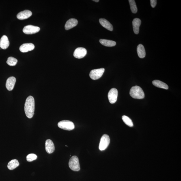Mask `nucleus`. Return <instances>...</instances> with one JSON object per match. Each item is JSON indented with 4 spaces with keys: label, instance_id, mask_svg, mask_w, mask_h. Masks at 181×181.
Returning <instances> with one entry per match:
<instances>
[{
    "label": "nucleus",
    "instance_id": "f257e3e1",
    "mask_svg": "<svg viewBox=\"0 0 181 181\" xmlns=\"http://www.w3.org/2000/svg\"><path fill=\"white\" fill-rule=\"evenodd\" d=\"M35 100L33 96H30L26 100L24 110L26 115L28 118H31L34 115L35 111Z\"/></svg>",
    "mask_w": 181,
    "mask_h": 181
},
{
    "label": "nucleus",
    "instance_id": "412c9836",
    "mask_svg": "<svg viewBox=\"0 0 181 181\" xmlns=\"http://www.w3.org/2000/svg\"><path fill=\"white\" fill-rule=\"evenodd\" d=\"M19 163L18 160L16 159H13L10 161L8 163V169L10 170H14L18 167L19 165Z\"/></svg>",
    "mask_w": 181,
    "mask_h": 181
},
{
    "label": "nucleus",
    "instance_id": "20e7f679",
    "mask_svg": "<svg viewBox=\"0 0 181 181\" xmlns=\"http://www.w3.org/2000/svg\"><path fill=\"white\" fill-rule=\"evenodd\" d=\"M68 164L70 169L73 171H77L80 169L79 159L77 156H73L70 159Z\"/></svg>",
    "mask_w": 181,
    "mask_h": 181
},
{
    "label": "nucleus",
    "instance_id": "5701e85b",
    "mask_svg": "<svg viewBox=\"0 0 181 181\" xmlns=\"http://www.w3.org/2000/svg\"><path fill=\"white\" fill-rule=\"evenodd\" d=\"M122 120L125 124L127 125L133 127V124L132 120L130 118L126 115H124L122 116Z\"/></svg>",
    "mask_w": 181,
    "mask_h": 181
},
{
    "label": "nucleus",
    "instance_id": "1a4fd4ad",
    "mask_svg": "<svg viewBox=\"0 0 181 181\" xmlns=\"http://www.w3.org/2000/svg\"><path fill=\"white\" fill-rule=\"evenodd\" d=\"M87 53V51L85 48L83 47H79L74 51V56L77 59H81L84 57Z\"/></svg>",
    "mask_w": 181,
    "mask_h": 181
},
{
    "label": "nucleus",
    "instance_id": "f8f14e48",
    "mask_svg": "<svg viewBox=\"0 0 181 181\" xmlns=\"http://www.w3.org/2000/svg\"><path fill=\"white\" fill-rule=\"evenodd\" d=\"M16 81V78L14 77H9L6 81V89L9 91H11L14 89Z\"/></svg>",
    "mask_w": 181,
    "mask_h": 181
},
{
    "label": "nucleus",
    "instance_id": "393cba45",
    "mask_svg": "<svg viewBox=\"0 0 181 181\" xmlns=\"http://www.w3.org/2000/svg\"><path fill=\"white\" fill-rule=\"evenodd\" d=\"M37 156L34 154H30L28 155L26 157L27 160L28 162H32L37 159Z\"/></svg>",
    "mask_w": 181,
    "mask_h": 181
},
{
    "label": "nucleus",
    "instance_id": "423d86ee",
    "mask_svg": "<svg viewBox=\"0 0 181 181\" xmlns=\"http://www.w3.org/2000/svg\"><path fill=\"white\" fill-rule=\"evenodd\" d=\"M105 71L104 68H100L92 70L90 73V78L93 80H97L102 76Z\"/></svg>",
    "mask_w": 181,
    "mask_h": 181
},
{
    "label": "nucleus",
    "instance_id": "bb28decb",
    "mask_svg": "<svg viewBox=\"0 0 181 181\" xmlns=\"http://www.w3.org/2000/svg\"><path fill=\"white\" fill-rule=\"evenodd\" d=\"M95 1L96 2H98L99 1V0H94V1Z\"/></svg>",
    "mask_w": 181,
    "mask_h": 181
},
{
    "label": "nucleus",
    "instance_id": "aec40b11",
    "mask_svg": "<svg viewBox=\"0 0 181 181\" xmlns=\"http://www.w3.org/2000/svg\"><path fill=\"white\" fill-rule=\"evenodd\" d=\"M99 42L101 44L107 47H113L116 45V42L114 41L104 39H101Z\"/></svg>",
    "mask_w": 181,
    "mask_h": 181
},
{
    "label": "nucleus",
    "instance_id": "a211bd4d",
    "mask_svg": "<svg viewBox=\"0 0 181 181\" xmlns=\"http://www.w3.org/2000/svg\"><path fill=\"white\" fill-rule=\"evenodd\" d=\"M137 51L139 57L141 59H143L146 56V51L143 45L140 44L137 47Z\"/></svg>",
    "mask_w": 181,
    "mask_h": 181
},
{
    "label": "nucleus",
    "instance_id": "9d476101",
    "mask_svg": "<svg viewBox=\"0 0 181 181\" xmlns=\"http://www.w3.org/2000/svg\"><path fill=\"white\" fill-rule=\"evenodd\" d=\"M45 150L48 154H51L54 151L55 146L53 142L50 139L47 140L45 142Z\"/></svg>",
    "mask_w": 181,
    "mask_h": 181
},
{
    "label": "nucleus",
    "instance_id": "f3484780",
    "mask_svg": "<svg viewBox=\"0 0 181 181\" xmlns=\"http://www.w3.org/2000/svg\"><path fill=\"white\" fill-rule=\"evenodd\" d=\"M99 22L101 26L105 28L110 31H113V27L111 23L108 21L106 19L103 18H101L99 19Z\"/></svg>",
    "mask_w": 181,
    "mask_h": 181
},
{
    "label": "nucleus",
    "instance_id": "9b49d317",
    "mask_svg": "<svg viewBox=\"0 0 181 181\" xmlns=\"http://www.w3.org/2000/svg\"><path fill=\"white\" fill-rule=\"evenodd\" d=\"M32 14L31 11L26 10L19 13L17 15V18L20 20H25L29 18L32 16Z\"/></svg>",
    "mask_w": 181,
    "mask_h": 181
},
{
    "label": "nucleus",
    "instance_id": "0eeeda50",
    "mask_svg": "<svg viewBox=\"0 0 181 181\" xmlns=\"http://www.w3.org/2000/svg\"><path fill=\"white\" fill-rule=\"evenodd\" d=\"M40 30V28L32 25L26 26L23 31V33L27 34H32L38 33Z\"/></svg>",
    "mask_w": 181,
    "mask_h": 181
},
{
    "label": "nucleus",
    "instance_id": "f03ea898",
    "mask_svg": "<svg viewBox=\"0 0 181 181\" xmlns=\"http://www.w3.org/2000/svg\"><path fill=\"white\" fill-rule=\"evenodd\" d=\"M130 94L134 99H142L145 97V94L142 88L138 86H133L131 88Z\"/></svg>",
    "mask_w": 181,
    "mask_h": 181
},
{
    "label": "nucleus",
    "instance_id": "39448f33",
    "mask_svg": "<svg viewBox=\"0 0 181 181\" xmlns=\"http://www.w3.org/2000/svg\"><path fill=\"white\" fill-rule=\"evenodd\" d=\"M110 142V139L108 135H103L101 137L99 146V149L100 151H104L108 147Z\"/></svg>",
    "mask_w": 181,
    "mask_h": 181
},
{
    "label": "nucleus",
    "instance_id": "dca6fc26",
    "mask_svg": "<svg viewBox=\"0 0 181 181\" xmlns=\"http://www.w3.org/2000/svg\"><path fill=\"white\" fill-rule=\"evenodd\" d=\"M133 32L136 34H138L139 32V28L141 23L140 19L139 18H135L133 21Z\"/></svg>",
    "mask_w": 181,
    "mask_h": 181
},
{
    "label": "nucleus",
    "instance_id": "b1692460",
    "mask_svg": "<svg viewBox=\"0 0 181 181\" xmlns=\"http://www.w3.org/2000/svg\"><path fill=\"white\" fill-rule=\"evenodd\" d=\"M18 62V60L15 58L12 57H10L8 58L6 63L11 66H16Z\"/></svg>",
    "mask_w": 181,
    "mask_h": 181
},
{
    "label": "nucleus",
    "instance_id": "6ab92c4d",
    "mask_svg": "<svg viewBox=\"0 0 181 181\" xmlns=\"http://www.w3.org/2000/svg\"><path fill=\"white\" fill-rule=\"evenodd\" d=\"M153 84L156 87L162 89L167 90L169 89V86L165 83L161 81L155 80L152 82Z\"/></svg>",
    "mask_w": 181,
    "mask_h": 181
},
{
    "label": "nucleus",
    "instance_id": "2eb2a0df",
    "mask_svg": "<svg viewBox=\"0 0 181 181\" xmlns=\"http://www.w3.org/2000/svg\"><path fill=\"white\" fill-rule=\"evenodd\" d=\"M10 45V42L8 37L6 35H3L0 40V47L3 49H7Z\"/></svg>",
    "mask_w": 181,
    "mask_h": 181
},
{
    "label": "nucleus",
    "instance_id": "4468645a",
    "mask_svg": "<svg viewBox=\"0 0 181 181\" xmlns=\"http://www.w3.org/2000/svg\"><path fill=\"white\" fill-rule=\"evenodd\" d=\"M78 21L76 19L72 18L66 21L65 25V29L68 30L72 28L77 25Z\"/></svg>",
    "mask_w": 181,
    "mask_h": 181
},
{
    "label": "nucleus",
    "instance_id": "ddd939ff",
    "mask_svg": "<svg viewBox=\"0 0 181 181\" xmlns=\"http://www.w3.org/2000/svg\"><path fill=\"white\" fill-rule=\"evenodd\" d=\"M35 48L34 45L31 43H27L21 45L20 47V50L21 52L25 53L33 50Z\"/></svg>",
    "mask_w": 181,
    "mask_h": 181
},
{
    "label": "nucleus",
    "instance_id": "7ed1b4c3",
    "mask_svg": "<svg viewBox=\"0 0 181 181\" xmlns=\"http://www.w3.org/2000/svg\"><path fill=\"white\" fill-rule=\"evenodd\" d=\"M58 126L59 128L63 130L71 131L75 128V125L73 122L69 120H62L58 123Z\"/></svg>",
    "mask_w": 181,
    "mask_h": 181
},
{
    "label": "nucleus",
    "instance_id": "a878e982",
    "mask_svg": "<svg viewBox=\"0 0 181 181\" xmlns=\"http://www.w3.org/2000/svg\"><path fill=\"white\" fill-rule=\"evenodd\" d=\"M157 2L156 0H151V5L153 8H154L157 5Z\"/></svg>",
    "mask_w": 181,
    "mask_h": 181
},
{
    "label": "nucleus",
    "instance_id": "6e6552de",
    "mask_svg": "<svg viewBox=\"0 0 181 181\" xmlns=\"http://www.w3.org/2000/svg\"><path fill=\"white\" fill-rule=\"evenodd\" d=\"M118 91L115 88H112L108 93V95L110 103L113 104L117 101L118 97Z\"/></svg>",
    "mask_w": 181,
    "mask_h": 181
},
{
    "label": "nucleus",
    "instance_id": "4be33fe9",
    "mask_svg": "<svg viewBox=\"0 0 181 181\" xmlns=\"http://www.w3.org/2000/svg\"><path fill=\"white\" fill-rule=\"evenodd\" d=\"M128 1L130 3L131 12L133 13H136L137 11V9L135 1L134 0H129Z\"/></svg>",
    "mask_w": 181,
    "mask_h": 181
}]
</instances>
